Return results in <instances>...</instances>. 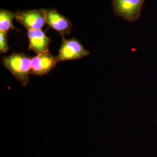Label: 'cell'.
Instances as JSON below:
<instances>
[{"instance_id": "obj_9", "label": "cell", "mask_w": 157, "mask_h": 157, "mask_svg": "<svg viewBox=\"0 0 157 157\" xmlns=\"http://www.w3.org/2000/svg\"><path fill=\"white\" fill-rule=\"evenodd\" d=\"M9 50L7 33L0 32V52L4 54Z\"/></svg>"}, {"instance_id": "obj_3", "label": "cell", "mask_w": 157, "mask_h": 157, "mask_svg": "<svg viewBox=\"0 0 157 157\" xmlns=\"http://www.w3.org/2000/svg\"><path fill=\"white\" fill-rule=\"evenodd\" d=\"M89 54L90 52L84 48L78 40L75 38L66 39L63 36L58 55L56 57L58 62L78 59Z\"/></svg>"}, {"instance_id": "obj_1", "label": "cell", "mask_w": 157, "mask_h": 157, "mask_svg": "<svg viewBox=\"0 0 157 157\" xmlns=\"http://www.w3.org/2000/svg\"><path fill=\"white\" fill-rule=\"evenodd\" d=\"M32 58L24 54L14 52L9 56L2 58L3 65L23 86L29 81V75L32 69Z\"/></svg>"}, {"instance_id": "obj_8", "label": "cell", "mask_w": 157, "mask_h": 157, "mask_svg": "<svg viewBox=\"0 0 157 157\" xmlns=\"http://www.w3.org/2000/svg\"><path fill=\"white\" fill-rule=\"evenodd\" d=\"M15 17L16 13L5 10H1L0 32L8 33L11 29L16 30L13 24V19L15 18Z\"/></svg>"}, {"instance_id": "obj_5", "label": "cell", "mask_w": 157, "mask_h": 157, "mask_svg": "<svg viewBox=\"0 0 157 157\" xmlns=\"http://www.w3.org/2000/svg\"><path fill=\"white\" fill-rule=\"evenodd\" d=\"M58 62L56 56L49 52L37 54L32 58L31 74L36 76H43L54 69Z\"/></svg>"}, {"instance_id": "obj_6", "label": "cell", "mask_w": 157, "mask_h": 157, "mask_svg": "<svg viewBox=\"0 0 157 157\" xmlns=\"http://www.w3.org/2000/svg\"><path fill=\"white\" fill-rule=\"evenodd\" d=\"M46 23L60 34L62 37L71 33L72 25L69 19L58 12L56 9L45 10Z\"/></svg>"}, {"instance_id": "obj_7", "label": "cell", "mask_w": 157, "mask_h": 157, "mask_svg": "<svg viewBox=\"0 0 157 157\" xmlns=\"http://www.w3.org/2000/svg\"><path fill=\"white\" fill-rule=\"evenodd\" d=\"M29 50H33L37 54L49 52L51 40L45 33L40 30H29Z\"/></svg>"}, {"instance_id": "obj_2", "label": "cell", "mask_w": 157, "mask_h": 157, "mask_svg": "<svg viewBox=\"0 0 157 157\" xmlns=\"http://www.w3.org/2000/svg\"><path fill=\"white\" fill-rule=\"evenodd\" d=\"M144 0H112L116 16L125 21L135 22L140 17Z\"/></svg>"}, {"instance_id": "obj_4", "label": "cell", "mask_w": 157, "mask_h": 157, "mask_svg": "<svg viewBox=\"0 0 157 157\" xmlns=\"http://www.w3.org/2000/svg\"><path fill=\"white\" fill-rule=\"evenodd\" d=\"M17 22L29 30H40L46 23L45 10L20 11L16 13Z\"/></svg>"}]
</instances>
